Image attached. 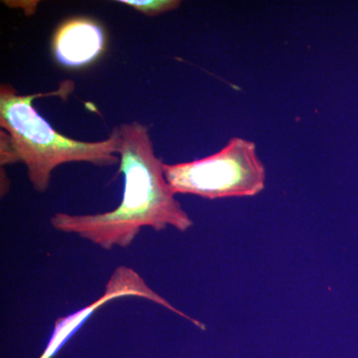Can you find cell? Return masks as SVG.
<instances>
[{
    "label": "cell",
    "mask_w": 358,
    "mask_h": 358,
    "mask_svg": "<svg viewBox=\"0 0 358 358\" xmlns=\"http://www.w3.org/2000/svg\"><path fill=\"white\" fill-rule=\"evenodd\" d=\"M117 2L150 17L176 10L182 3L179 0H120Z\"/></svg>",
    "instance_id": "8992f818"
},
{
    "label": "cell",
    "mask_w": 358,
    "mask_h": 358,
    "mask_svg": "<svg viewBox=\"0 0 358 358\" xmlns=\"http://www.w3.org/2000/svg\"><path fill=\"white\" fill-rule=\"evenodd\" d=\"M119 134L117 174L124 176L121 203L112 211L98 214L57 212L50 218L54 229L78 237L110 251L133 244L143 228L162 231L167 227L185 232L192 219L181 207L164 176V164L155 152L150 128L141 122L117 126Z\"/></svg>",
    "instance_id": "6da1fadb"
},
{
    "label": "cell",
    "mask_w": 358,
    "mask_h": 358,
    "mask_svg": "<svg viewBox=\"0 0 358 358\" xmlns=\"http://www.w3.org/2000/svg\"><path fill=\"white\" fill-rule=\"evenodd\" d=\"M105 35L98 23L87 18L67 21L54 36V56L66 67H82L102 53Z\"/></svg>",
    "instance_id": "5b68a950"
},
{
    "label": "cell",
    "mask_w": 358,
    "mask_h": 358,
    "mask_svg": "<svg viewBox=\"0 0 358 358\" xmlns=\"http://www.w3.org/2000/svg\"><path fill=\"white\" fill-rule=\"evenodd\" d=\"M74 88V82L64 81L52 93L22 95L13 85H0V166L24 164L33 189L41 194L48 190L54 169L62 164L87 162L114 166L121 162L117 127L106 140L78 141L52 128L33 107L35 99H66Z\"/></svg>",
    "instance_id": "7a4b0ae2"
},
{
    "label": "cell",
    "mask_w": 358,
    "mask_h": 358,
    "mask_svg": "<svg viewBox=\"0 0 358 358\" xmlns=\"http://www.w3.org/2000/svg\"><path fill=\"white\" fill-rule=\"evenodd\" d=\"M174 194L206 199L251 197L262 192L266 169L254 141L232 138L219 152L192 162L164 164Z\"/></svg>",
    "instance_id": "3957f363"
},
{
    "label": "cell",
    "mask_w": 358,
    "mask_h": 358,
    "mask_svg": "<svg viewBox=\"0 0 358 358\" xmlns=\"http://www.w3.org/2000/svg\"><path fill=\"white\" fill-rule=\"evenodd\" d=\"M126 296H136V298L152 301L160 307L166 308V310L176 313V315L188 320L202 331L206 329L203 322L181 312L180 310L166 300L164 296L157 293L154 289L150 288L145 280L134 268L127 267V266H120V267L115 268L114 272L110 275L107 284H106L105 291L100 298L72 315L58 317L54 324L53 333L49 339L48 345L40 358L55 357L60 352L61 348L77 333L78 329L83 326L84 322H87V320L93 313L100 310L106 303L117 300V299L126 298Z\"/></svg>",
    "instance_id": "277c9868"
}]
</instances>
